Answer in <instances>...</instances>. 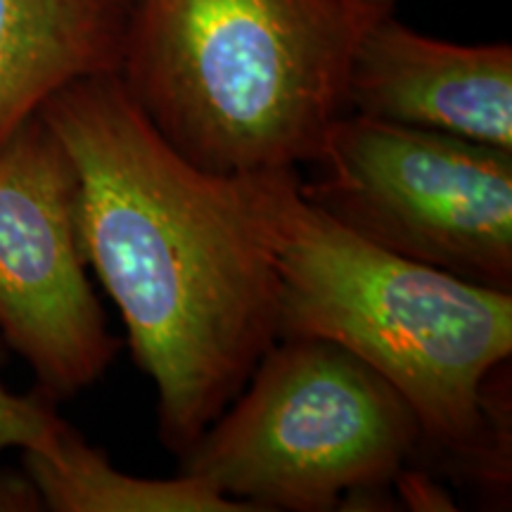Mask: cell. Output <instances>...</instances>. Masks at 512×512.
Here are the masks:
<instances>
[{
	"label": "cell",
	"mask_w": 512,
	"mask_h": 512,
	"mask_svg": "<svg viewBox=\"0 0 512 512\" xmlns=\"http://www.w3.org/2000/svg\"><path fill=\"white\" fill-rule=\"evenodd\" d=\"M76 171V223L155 382L176 456L230 406L278 339V271L254 176L174 150L119 74L72 81L38 110Z\"/></svg>",
	"instance_id": "cell-1"
},
{
	"label": "cell",
	"mask_w": 512,
	"mask_h": 512,
	"mask_svg": "<svg viewBox=\"0 0 512 512\" xmlns=\"http://www.w3.org/2000/svg\"><path fill=\"white\" fill-rule=\"evenodd\" d=\"M278 271V339H328L411 403L422 437L508 482L494 387L512 354V292L403 259L306 200L294 171L254 174Z\"/></svg>",
	"instance_id": "cell-2"
},
{
	"label": "cell",
	"mask_w": 512,
	"mask_h": 512,
	"mask_svg": "<svg viewBox=\"0 0 512 512\" xmlns=\"http://www.w3.org/2000/svg\"><path fill=\"white\" fill-rule=\"evenodd\" d=\"M375 17L366 0H133L117 74L200 169L294 171L347 114L351 60Z\"/></svg>",
	"instance_id": "cell-3"
},
{
	"label": "cell",
	"mask_w": 512,
	"mask_h": 512,
	"mask_svg": "<svg viewBox=\"0 0 512 512\" xmlns=\"http://www.w3.org/2000/svg\"><path fill=\"white\" fill-rule=\"evenodd\" d=\"M242 389L178 458L181 475L252 512L373 498L425 444L411 403L328 339H275Z\"/></svg>",
	"instance_id": "cell-4"
},
{
	"label": "cell",
	"mask_w": 512,
	"mask_h": 512,
	"mask_svg": "<svg viewBox=\"0 0 512 512\" xmlns=\"http://www.w3.org/2000/svg\"><path fill=\"white\" fill-rule=\"evenodd\" d=\"M299 190L403 259L512 292V150L347 112Z\"/></svg>",
	"instance_id": "cell-5"
},
{
	"label": "cell",
	"mask_w": 512,
	"mask_h": 512,
	"mask_svg": "<svg viewBox=\"0 0 512 512\" xmlns=\"http://www.w3.org/2000/svg\"><path fill=\"white\" fill-rule=\"evenodd\" d=\"M0 335L53 401L100 380L121 347L88 283L72 159L38 112L0 147Z\"/></svg>",
	"instance_id": "cell-6"
},
{
	"label": "cell",
	"mask_w": 512,
	"mask_h": 512,
	"mask_svg": "<svg viewBox=\"0 0 512 512\" xmlns=\"http://www.w3.org/2000/svg\"><path fill=\"white\" fill-rule=\"evenodd\" d=\"M347 112L512 150V48L439 41L387 12L358 41Z\"/></svg>",
	"instance_id": "cell-7"
},
{
	"label": "cell",
	"mask_w": 512,
	"mask_h": 512,
	"mask_svg": "<svg viewBox=\"0 0 512 512\" xmlns=\"http://www.w3.org/2000/svg\"><path fill=\"white\" fill-rule=\"evenodd\" d=\"M133 0H0V147L72 81L117 74Z\"/></svg>",
	"instance_id": "cell-8"
},
{
	"label": "cell",
	"mask_w": 512,
	"mask_h": 512,
	"mask_svg": "<svg viewBox=\"0 0 512 512\" xmlns=\"http://www.w3.org/2000/svg\"><path fill=\"white\" fill-rule=\"evenodd\" d=\"M24 470L55 512H252L188 475L147 479L119 472L64 422L50 444L24 451Z\"/></svg>",
	"instance_id": "cell-9"
},
{
	"label": "cell",
	"mask_w": 512,
	"mask_h": 512,
	"mask_svg": "<svg viewBox=\"0 0 512 512\" xmlns=\"http://www.w3.org/2000/svg\"><path fill=\"white\" fill-rule=\"evenodd\" d=\"M64 420L53 411V399L36 392L12 394L0 387V453L8 448H41L55 439Z\"/></svg>",
	"instance_id": "cell-10"
},
{
	"label": "cell",
	"mask_w": 512,
	"mask_h": 512,
	"mask_svg": "<svg viewBox=\"0 0 512 512\" xmlns=\"http://www.w3.org/2000/svg\"><path fill=\"white\" fill-rule=\"evenodd\" d=\"M43 501L27 475L0 472V512H36Z\"/></svg>",
	"instance_id": "cell-11"
},
{
	"label": "cell",
	"mask_w": 512,
	"mask_h": 512,
	"mask_svg": "<svg viewBox=\"0 0 512 512\" xmlns=\"http://www.w3.org/2000/svg\"><path fill=\"white\" fill-rule=\"evenodd\" d=\"M366 3L373 8L375 12H380V15H384V12H392L394 5L399 3V0H366Z\"/></svg>",
	"instance_id": "cell-12"
}]
</instances>
